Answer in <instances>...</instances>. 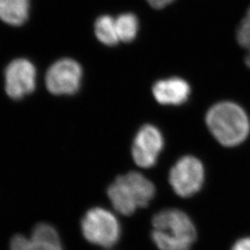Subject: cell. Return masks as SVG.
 Wrapping results in <instances>:
<instances>
[{
  "mask_svg": "<svg viewBox=\"0 0 250 250\" xmlns=\"http://www.w3.org/2000/svg\"><path fill=\"white\" fill-rule=\"evenodd\" d=\"M151 237L160 250H190L197 239V229L186 212L166 208L154 215Z\"/></svg>",
  "mask_w": 250,
  "mask_h": 250,
  "instance_id": "6da1fadb",
  "label": "cell"
},
{
  "mask_svg": "<svg viewBox=\"0 0 250 250\" xmlns=\"http://www.w3.org/2000/svg\"><path fill=\"white\" fill-rule=\"evenodd\" d=\"M206 124L210 134L224 146H236L250 134L248 114L231 101H223L210 107L206 114Z\"/></svg>",
  "mask_w": 250,
  "mask_h": 250,
  "instance_id": "7a4b0ae2",
  "label": "cell"
},
{
  "mask_svg": "<svg viewBox=\"0 0 250 250\" xmlns=\"http://www.w3.org/2000/svg\"><path fill=\"white\" fill-rule=\"evenodd\" d=\"M107 193L114 209L130 216L136 209L149 205L155 197L156 188L142 173L130 171L118 176L107 188Z\"/></svg>",
  "mask_w": 250,
  "mask_h": 250,
  "instance_id": "3957f363",
  "label": "cell"
},
{
  "mask_svg": "<svg viewBox=\"0 0 250 250\" xmlns=\"http://www.w3.org/2000/svg\"><path fill=\"white\" fill-rule=\"evenodd\" d=\"M81 230L87 241L102 248H111L121 238L122 228L115 215L103 208L89 209L81 221Z\"/></svg>",
  "mask_w": 250,
  "mask_h": 250,
  "instance_id": "277c9868",
  "label": "cell"
},
{
  "mask_svg": "<svg viewBox=\"0 0 250 250\" xmlns=\"http://www.w3.org/2000/svg\"><path fill=\"white\" fill-rule=\"evenodd\" d=\"M205 169L194 156H184L170 169L169 182L173 191L182 197H193L203 187Z\"/></svg>",
  "mask_w": 250,
  "mask_h": 250,
  "instance_id": "5b68a950",
  "label": "cell"
},
{
  "mask_svg": "<svg viewBox=\"0 0 250 250\" xmlns=\"http://www.w3.org/2000/svg\"><path fill=\"white\" fill-rule=\"evenodd\" d=\"M83 69L76 61L65 58L54 62L45 73L46 89L55 96H72L81 87Z\"/></svg>",
  "mask_w": 250,
  "mask_h": 250,
  "instance_id": "8992f818",
  "label": "cell"
},
{
  "mask_svg": "<svg viewBox=\"0 0 250 250\" xmlns=\"http://www.w3.org/2000/svg\"><path fill=\"white\" fill-rule=\"evenodd\" d=\"M4 78L5 91L9 98L14 100L22 99L36 89V66L23 58L13 60L6 67Z\"/></svg>",
  "mask_w": 250,
  "mask_h": 250,
  "instance_id": "52a82bcc",
  "label": "cell"
},
{
  "mask_svg": "<svg viewBox=\"0 0 250 250\" xmlns=\"http://www.w3.org/2000/svg\"><path fill=\"white\" fill-rule=\"evenodd\" d=\"M164 147V138L155 125H145L139 129L132 146V156L136 165L141 168H151Z\"/></svg>",
  "mask_w": 250,
  "mask_h": 250,
  "instance_id": "ba28073f",
  "label": "cell"
},
{
  "mask_svg": "<svg viewBox=\"0 0 250 250\" xmlns=\"http://www.w3.org/2000/svg\"><path fill=\"white\" fill-rule=\"evenodd\" d=\"M9 250H64L60 233L53 225L39 223L30 236L15 234L9 242Z\"/></svg>",
  "mask_w": 250,
  "mask_h": 250,
  "instance_id": "9c48e42d",
  "label": "cell"
},
{
  "mask_svg": "<svg viewBox=\"0 0 250 250\" xmlns=\"http://www.w3.org/2000/svg\"><path fill=\"white\" fill-rule=\"evenodd\" d=\"M152 93L161 105L179 106L188 101L191 87L185 79L171 77L156 82L152 87Z\"/></svg>",
  "mask_w": 250,
  "mask_h": 250,
  "instance_id": "30bf717a",
  "label": "cell"
},
{
  "mask_svg": "<svg viewBox=\"0 0 250 250\" xmlns=\"http://www.w3.org/2000/svg\"><path fill=\"white\" fill-rule=\"evenodd\" d=\"M31 0H0V20L11 26H21L30 15Z\"/></svg>",
  "mask_w": 250,
  "mask_h": 250,
  "instance_id": "8fae6325",
  "label": "cell"
},
{
  "mask_svg": "<svg viewBox=\"0 0 250 250\" xmlns=\"http://www.w3.org/2000/svg\"><path fill=\"white\" fill-rule=\"evenodd\" d=\"M95 35L99 42L107 46H114L120 42L117 34L115 19L109 15H102L95 22Z\"/></svg>",
  "mask_w": 250,
  "mask_h": 250,
  "instance_id": "7c38bea8",
  "label": "cell"
},
{
  "mask_svg": "<svg viewBox=\"0 0 250 250\" xmlns=\"http://www.w3.org/2000/svg\"><path fill=\"white\" fill-rule=\"evenodd\" d=\"M115 23L120 41L131 43L136 38L139 30V21L134 13L127 12L119 15L115 19Z\"/></svg>",
  "mask_w": 250,
  "mask_h": 250,
  "instance_id": "4fadbf2b",
  "label": "cell"
},
{
  "mask_svg": "<svg viewBox=\"0 0 250 250\" xmlns=\"http://www.w3.org/2000/svg\"><path fill=\"white\" fill-rule=\"evenodd\" d=\"M236 38L238 44L247 50L245 62L250 69V8L237 29Z\"/></svg>",
  "mask_w": 250,
  "mask_h": 250,
  "instance_id": "5bb4252c",
  "label": "cell"
},
{
  "mask_svg": "<svg viewBox=\"0 0 250 250\" xmlns=\"http://www.w3.org/2000/svg\"><path fill=\"white\" fill-rule=\"evenodd\" d=\"M231 250H250V236H245L238 239L232 245Z\"/></svg>",
  "mask_w": 250,
  "mask_h": 250,
  "instance_id": "9a60e30c",
  "label": "cell"
},
{
  "mask_svg": "<svg viewBox=\"0 0 250 250\" xmlns=\"http://www.w3.org/2000/svg\"><path fill=\"white\" fill-rule=\"evenodd\" d=\"M152 8L157 9H161L167 6H169L175 0H146Z\"/></svg>",
  "mask_w": 250,
  "mask_h": 250,
  "instance_id": "2e32d148",
  "label": "cell"
}]
</instances>
